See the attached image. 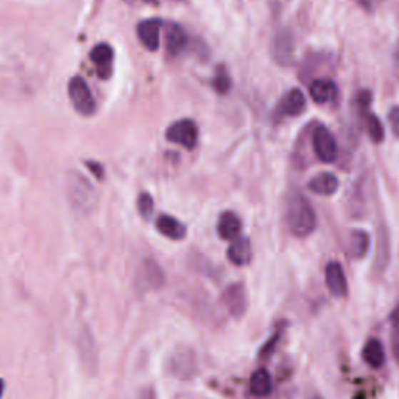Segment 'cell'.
I'll list each match as a JSON object with an SVG mask.
<instances>
[{
	"label": "cell",
	"instance_id": "6da1fadb",
	"mask_svg": "<svg viewBox=\"0 0 399 399\" xmlns=\"http://www.w3.org/2000/svg\"><path fill=\"white\" fill-rule=\"evenodd\" d=\"M287 226L295 237H308L317 228V216L309 200L301 193H295L287 203Z\"/></svg>",
	"mask_w": 399,
	"mask_h": 399
},
{
	"label": "cell",
	"instance_id": "7a4b0ae2",
	"mask_svg": "<svg viewBox=\"0 0 399 399\" xmlns=\"http://www.w3.org/2000/svg\"><path fill=\"white\" fill-rule=\"evenodd\" d=\"M67 198L79 214H91L97 205L96 189L79 173H72L67 180Z\"/></svg>",
	"mask_w": 399,
	"mask_h": 399
},
{
	"label": "cell",
	"instance_id": "3957f363",
	"mask_svg": "<svg viewBox=\"0 0 399 399\" xmlns=\"http://www.w3.org/2000/svg\"><path fill=\"white\" fill-rule=\"evenodd\" d=\"M67 92H69L71 101L76 113L86 117L96 113V100L92 97L88 83L81 76H72Z\"/></svg>",
	"mask_w": 399,
	"mask_h": 399
},
{
	"label": "cell",
	"instance_id": "277c9868",
	"mask_svg": "<svg viewBox=\"0 0 399 399\" xmlns=\"http://www.w3.org/2000/svg\"><path fill=\"white\" fill-rule=\"evenodd\" d=\"M312 147L315 156L325 164H333L337 159V141L325 125H318L312 134Z\"/></svg>",
	"mask_w": 399,
	"mask_h": 399
},
{
	"label": "cell",
	"instance_id": "5b68a950",
	"mask_svg": "<svg viewBox=\"0 0 399 399\" xmlns=\"http://www.w3.org/2000/svg\"><path fill=\"white\" fill-rule=\"evenodd\" d=\"M167 141L178 143L188 150L195 148L198 141V126L191 118H181L168 126L166 131Z\"/></svg>",
	"mask_w": 399,
	"mask_h": 399
},
{
	"label": "cell",
	"instance_id": "8992f818",
	"mask_svg": "<svg viewBox=\"0 0 399 399\" xmlns=\"http://www.w3.org/2000/svg\"><path fill=\"white\" fill-rule=\"evenodd\" d=\"M371 92L370 91H362L359 92L358 96V106H359V111L362 114L363 118V123H365V128L368 131L370 139L373 142H382L385 138V130H384V125L379 121V117L373 114L370 111V105H371Z\"/></svg>",
	"mask_w": 399,
	"mask_h": 399
},
{
	"label": "cell",
	"instance_id": "52a82bcc",
	"mask_svg": "<svg viewBox=\"0 0 399 399\" xmlns=\"http://www.w3.org/2000/svg\"><path fill=\"white\" fill-rule=\"evenodd\" d=\"M295 42L292 33L288 30L278 31L271 41V56L279 66H291L293 63Z\"/></svg>",
	"mask_w": 399,
	"mask_h": 399
},
{
	"label": "cell",
	"instance_id": "ba28073f",
	"mask_svg": "<svg viewBox=\"0 0 399 399\" xmlns=\"http://www.w3.org/2000/svg\"><path fill=\"white\" fill-rule=\"evenodd\" d=\"M222 301L225 304V308L229 310V313H231L234 318L243 317V313L247 312V305H248L247 292H245L243 284L237 283V284L228 286L223 292Z\"/></svg>",
	"mask_w": 399,
	"mask_h": 399
},
{
	"label": "cell",
	"instance_id": "9c48e42d",
	"mask_svg": "<svg viewBox=\"0 0 399 399\" xmlns=\"http://www.w3.org/2000/svg\"><path fill=\"white\" fill-rule=\"evenodd\" d=\"M308 101L303 94L301 89H291L281 99L276 108L278 117H298L305 111Z\"/></svg>",
	"mask_w": 399,
	"mask_h": 399
},
{
	"label": "cell",
	"instance_id": "30bf717a",
	"mask_svg": "<svg viewBox=\"0 0 399 399\" xmlns=\"http://www.w3.org/2000/svg\"><path fill=\"white\" fill-rule=\"evenodd\" d=\"M325 278L330 295L335 296V298H346L348 281L343 267L338 262H329L325 268Z\"/></svg>",
	"mask_w": 399,
	"mask_h": 399
},
{
	"label": "cell",
	"instance_id": "8fae6325",
	"mask_svg": "<svg viewBox=\"0 0 399 399\" xmlns=\"http://www.w3.org/2000/svg\"><path fill=\"white\" fill-rule=\"evenodd\" d=\"M91 59L96 66L97 75L101 80H108L113 74V64H114V52L113 47L109 44H97L91 52Z\"/></svg>",
	"mask_w": 399,
	"mask_h": 399
},
{
	"label": "cell",
	"instance_id": "7c38bea8",
	"mask_svg": "<svg viewBox=\"0 0 399 399\" xmlns=\"http://www.w3.org/2000/svg\"><path fill=\"white\" fill-rule=\"evenodd\" d=\"M171 367L172 375H175L176 378H191L195 371V367H197V360H195V354L191 350H186V348H181L176 353L172 354L171 358Z\"/></svg>",
	"mask_w": 399,
	"mask_h": 399
},
{
	"label": "cell",
	"instance_id": "4fadbf2b",
	"mask_svg": "<svg viewBox=\"0 0 399 399\" xmlns=\"http://www.w3.org/2000/svg\"><path fill=\"white\" fill-rule=\"evenodd\" d=\"M138 38L143 47L151 52L159 49V35H161V21L159 19H146L138 24Z\"/></svg>",
	"mask_w": 399,
	"mask_h": 399
},
{
	"label": "cell",
	"instance_id": "5bb4252c",
	"mask_svg": "<svg viewBox=\"0 0 399 399\" xmlns=\"http://www.w3.org/2000/svg\"><path fill=\"white\" fill-rule=\"evenodd\" d=\"M309 94L315 103L325 105V103H330V101L335 100V97L338 94V89H337V84L333 80L318 79L310 83Z\"/></svg>",
	"mask_w": 399,
	"mask_h": 399
},
{
	"label": "cell",
	"instance_id": "9a60e30c",
	"mask_svg": "<svg viewBox=\"0 0 399 399\" xmlns=\"http://www.w3.org/2000/svg\"><path fill=\"white\" fill-rule=\"evenodd\" d=\"M338 178L330 173V172H321L318 175H315L309 181L308 188L317 195H321V197H330V195H334L338 191Z\"/></svg>",
	"mask_w": 399,
	"mask_h": 399
},
{
	"label": "cell",
	"instance_id": "2e32d148",
	"mask_svg": "<svg viewBox=\"0 0 399 399\" xmlns=\"http://www.w3.org/2000/svg\"><path fill=\"white\" fill-rule=\"evenodd\" d=\"M371 239L370 234L365 229H353L348 237V251H350L351 258L355 261H360L367 256L370 251Z\"/></svg>",
	"mask_w": 399,
	"mask_h": 399
},
{
	"label": "cell",
	"instance_id": "e0dca14e",
	"mask_svg": "<svg viewBox=\"0 0 399 399\" xmlns=\"http://www.w3.org/2000/svg\"><path fill=\"white\" fill-rule=\"evenodd\" d=\"M251 243L247 237H236L234 242L228 248V259L237 267L250 264L251 261Z\"/></svg>",
	"mask_w": 399,
	"mask_h": 399
},
{
	"label": "cell",
	"instance_id": "ac0fdd59",
	"mask_svg": "<svg viewBox=\"0 0 399 399\" xmlns=\"http://www.w3.org/2000/svg\"><path fill=\"white\" fill-rule=\"evenodd\" d=\"M217 229H218V234L222 239L233 241V239H236V237H239L241 229H242V222H241L239 216L234 214V212H231V211H226L222 216H220Z\"/></svg>",
	"mask_w": 399,
	"mask_h": 399
},
{
	"label": "cell",
	"instance_id": "d6986e66",
	"mask_svg": "<svg viewBox=\"0 0 399 399\" xmlns=\"http://www.w3.org/2000/svg\"><path fill=\"white\" fill-rule=\"evenodd\" d=\"M362 359L365 363L368 365V367L380 368L382 365L385 363L384 345H382L378 338H370V340L365 343L363 350H362Z\"/></svg>",
	"mask_w": 399,
	"mask_h": 399
},
{
	"label": "cell",
	"instance_id": "ffe728a7",
	"mask_svg": "<svg viewBox=\"0 0 399 399\" xmlns=\"http://www.w3.org/2000/svg\"><path fill=\"white\" fill-rule=\"evenodd\" d=\"M156 228L161 234L172 241H181L186 237V226L172 216H159V218L156 220Z\"/></svg>",
	"mask_w": 399,
	"mask_h": 399
},
{
	"label": "cell",
	"instance_id": "44dd1931",
	"mask_svg": "<svg viewBox=\"0 0 399 399\" xmlns=\"http://www.w3.org/2000/svg\"><path fill=\"white\" fill-rule=\"evenodd\" d=\"M166 44L171 55L181 54L184 47L188 46V33L178 24H171L166 33Z\"/></svg>",
	"mask_w": 399,
	"mask_h": 399
},
{
	"label": "cell",
	"instance_id": "7402d4cb",
	"mask_svg": "<svg viewBox=\"0 0 399 399\" xmlns=\"http://www.w3.org/2000/svg\"><path fill=\"white\" fill-rule=\"evenodd\" d=\"M273 392V380L270 373L264 368L253 373L250 379V393L256 398H267Z\"/></svg>",
	"mask_w": 399,
	"mask_h": 399
},
{
	"label": "cell",
	"instance_id": "603a6c76",
	"mask_svg": "<svg viewBox=\"0 0 399 399\" xmlns=\"http://www.w3.org/2000/svg\"><path fill=\"white\" fill-rule=\"evenodd\" d=\"M79 346H80V354H81V360L84 363V367H86L88 370H96L97 368L96 342H94V338H92L89 330H83V333L80 334Z\"/></svg>",
	"mask_w": 399,
	"mask_h": 399
},
{
	"label": "cell",
	"instance_id": "cb8c5ba5",
	"mask_svg": "<svg viewBox=\"0 0 399 399\" xmlns=\"http://www.w3.org/2000/svg\"><path fill=\"white\" fill-rule=\"evenodd\" d=\"M142 271H143V278H146V283L150 287L159 288V287L164 286V283H166L164 271L153 259L143 261V270Z\"/></svg>",
	"mask_w": 399,
	"mask_h": 399
},
{
	"label": "cell",
	"instance_id": "d4e9b609",
	"mask_svg": "<svg viewBox=\"0 0 399 399\" xmlns=\"http://www.w3.org/2000/svg\"><path fill=\"white\" fill-rule=\"evenodd\" d=\"M212 86H214L218 94H228L229 89H231V79H229L225 67H218L214 81H212Z\"/></svg>",
	"mask_w": 399,
	"mask_h": 399
},
{
	"label": "cell",
	"instance_id": "484cf974",
	"mask_svg": "<svg viewBox=\"0 0 399 399\" xmlns=\"http://www.w3.org/2000/svg\"><path fill=\"white\" fill-rule=\"evenodd\" d=\"M138 209H139V214L143 220H150L153 216V211H155V203H153L151 195L147 192H142L139 195V200H138Z\"/></svg>",
	"mask_w": 399,
	"mask_h": 399
},
{
	"label": "cell",
	"instance_id": "4316f807",
	"mask_svg": "<svg viewBox=\"0 0 399 399\" xmlns=\"http://www.w3.org/2000/svg\"><path fill=\"white\" fill-rule=\"evenodd\" d=\"M388 122H390V126H392L393 134L396 136V138H399V106H393L392 109H390Z\"/></svg>",
	"mask_w": 399,
	"mask_h": 399
},
{
	"label": "cell",
	"instance_id": "83f0119b",
	"mask_svg": "<svg viewBox=\"0 0 399 399\" xmlns=\"http://www.w3.org/2000/svg\"><path fill=\"white\" fill-rule=\"evenodd\" d=\"M363 10H367V11H375L376 8L382 4V0H355Z\"/></svg>",
	"mask_w": 399,
	"mask_h": 399
},
{
	"label": "cell",
	"instance_id": "f1b7e54d",
	"mask_svg": "<svg viewBox=\"0 0 399 399\" xmlns=\"http://www.w3.org/2000/svg\"><path fill=\"white\" fill-rule=\"evenodd\" d=\"M279 335H281V333H278L276 335H273V338H271V340L268 342V345L264 348V351H262V354H268L271 350H273V346L276 345V342H278V338H279Z\"/></svg>",
	"mask_w": 399,
	"mask_h": 399
},
{
	"label": "cell",
	"instance_id": "f546056e",
	"mask_svg": "<svg viewBox=\"0 0 399 399\" xmlns=\"http://www.w3.org/2000/svg\"><path fill=\"white\" fill-rule=\"evenodd\" d=\"M88 166L91 167V171H92V172H96L97 178H101V176H103V171H101V167H100L99 164H92V163H88Z\"/></svg>",
	"mask_w": 399,
	"mask_h": 399
},
{
	"label": "cell",
	"instance_id": "4dcf8cb0",
	"mask_svg": "<svg viewBox=\"0 0 399 399\" xmlns=\"http://www.w3.org/2000/svg\"><path fill=\"white\" fill-rule=\"evenodd\" d=\"M392 325H399V305L396 310L392 313Z\"/></svg>",
	"mask_w": 399,
	"mask_h": 399
},
{
	"label": "cell",
	"instance_id": "1f68e13d",
	"mask_svg": "<svg viewBox=\"0 0 399 399\" xmlns=\"http://www.w3.org/2000/svg\"><path fill=\"white\" fill-rule=\"evenodd\" d=\"M4 390H5V384H4V380L0 379V398L4 396Z\"/></svg>",
	"mask_w": 399,
	"mask_h": 399
},
{
	"label": "cell",
	"instance_id": "d6a6232c",
	"mask_svg": "<svg viewBox=\"0 0 399 399\" xmlns=\"http://www.w3.org/2000/svg\"><path fill=\"white\" fill-rule=\"evenodd\" d=\"M143 2H147V4H155L156 0H143Z\"/></svg>",
	"mask_w": 399,
	"mask_h": 399
},
{
	"label": "cell",
	"instance_id": "836d02e7",
	"mask_svg": "<svg viewBox=\"0 0 399 399\" xmlns=\"http://www.w3.org/2000/svg\"><path fill=\"white\" fill-rule=\"evenodd\" d=\"M310 399H321V398H318V396H313V398H310Z\"/></svg>",
	"mask_w": 399,
	"mask_h": 399
}]
</instances>
